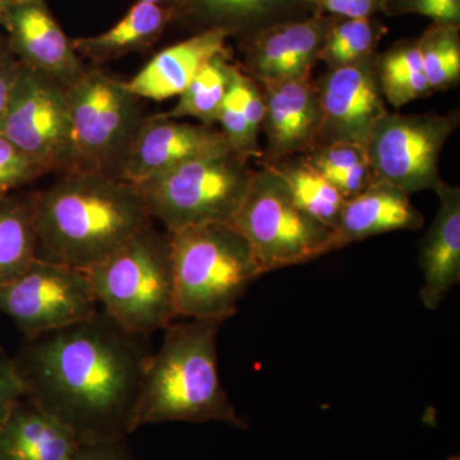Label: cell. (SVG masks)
Returning a JSON list of instances; mask_svg holds the SVG:
<instances>
[{
	"label": "cell",
	"mask_w": 460,
	"mask_h": 460,
	"mask_svg": "<svg viewBox=\"0 0 460 460\" xmlns=\"http://www.w3.org/2000/svg\"><path fill=\"white\" fill-rule=\"evenodd\" d=\"M150 335L100 310L89 319L25 338L13 357L25 398L71 429L80 443L136 431Z\"/></svg>",
	"instance_id": "cell-1"
},
{
	"label": "cell",
	"mask_w": 460,
	"mask_h": 460,
	"mask_svg": "<svg viewBox=\"0 0 460 460\" xmlns=\"http://www.w3.org/2000/svg\"><path fill=\"white\" fill-rule=\"evenodd\" d=\"M38 257L87 270L151 223L133 184L102 172H66L33 195Z\"/></svg>",
	"instance_id": "cell-2"
},
{
	"label": "cell",
	"mask_w": 460,
	"mask_h": 460,
	"mask_svg": "<svg viewBox=\"0 0 460 460\" xmlns=\"http://www.w3.org/2000/svg\"><path fill=\"white\" fill-rule=\"evenodd\" d=\"M222 321L187 319L166 326L142 380L136 429L163 422L226 423L247 429L230 402L217 365Z\"/></svg>",
	"instance_id": "cell-3"
},
{
	"label": "cell",
	"mask_w": 460,
	"mask_h": 460,
	"mask_svg": "<svg viewBox=\"0 0 460 460\" xmlns=\"http://www.w3.org/2000/svg\"><path fill=\"white\" fill-rule=\"evenodd\" d=\"M168 234L177 317L223 323L233 316L239 301L263 275L243 235L230 223Z\"/></svg>",
	"instance_id": "cell-4"
},
{
	"label": "cell",
	"mask_w": 460,
	"mask_h": 460,
	"mask_svg": "<svg viewBox=\"0 0 460 460\" xmlns=\"http://www.w3.org/2000/svg\"><path fill=\"white\" fill-rule=\"evenodd\" d=\"M84 271L102 310L129 332L151 335L177 319L171 241L151 223Z\"/></svg>",
	"instance_id": "cell-5"
},
{
	"label": "cell",
	"mask_w": 460,
	"mask_h": 460,
	"mask_svg": "<svg viewBox=\"0 0 460 460\" xmlns=\"http://www.w3.org/2000/svg\"><path fill=\"white\" fill-rule=\"evenodd\" d=\"M250 160L234 151L199 157L135 187L168 233L232 223L255 174Z\"/></svg>",
	"instance_id": "cell-6"
},
{
	"label": "cell",
	"mask_w": 460,
	"mask_h": 460,
	"mask_svg": "<svg viewBox=\"0 0 460 460\" xmlns=\"http://www.w3.org/2000/svg\"><path fill=\"white\" fill-rule=\"evenodd\" d=\"M243 235L263 272L314 261L334 252V230L296 206L274 172H255L230 223Z\"/></svg>",
	"instance_id": "cell-7"
},
{
	"label": "cell",
	"mask_w": 460,
	"mask_h": 460,
	"mask_svg": "<svg viewBox=\"0 0 460 460\" xmlns=\"http://www.w3.org/2000/svg\"><path fill=\"white\" fill-rule=\"evenodd\" d=\"M72 123V172H102L117 178L145 117L140 99L124 81L99 68L66 87Z\"/></svg>",
	"instance_id": "cell-8"
},
{
	"label": "cell",
	"mask_w": 460,
	"mask_h": 460,
	"mask_svg": "<svg viewBox=\"0 0 460 460\" xmlns=\"http://www.w3.org/2000/svg\"><path fill=\"white\" fill-rule=\"evenodd\" d=\"M458 126L456 111L384 115L366 145L372 181H383L408 195L436 190L443 181L438 174L441 151Z\"/></svg>",
	"instance_id": "cell-9"
},
{
	"label": "cell",
	"mask_w": 460,
	"mask_h": 460,
	"mask_svg": "<svg viewBox=\"0 0 460 460\" xmlns=\"http://www.w3.org/2000/svg\"><path fill=\"white\" fill-rule=\"evenodd\" d=\"M0 133L47 174L71 171L72 123L65 87L22 63Z\"/></svg>",
	"instance_id": "cell-10"
},
{
	"label": "cell",
	"mask_w": 460,
	"mask_h": 460,
	"mask_svg": "<svg viewBox=\"0 0 460 460\" xmlns=\"http://www.w3.org/2000/svg\"><path fill=\"white\" fill-rule=\"evenodd\" d=\"M99 310L86 271L40 259L0 289V311L25 338L89 319Z\"/></svg>",
	"instance_id": "cell-11"
},
{
	"label": "cell",
	"mask_w": 460,
	"mask_h": 460,
	"mask_svg": "<svg viewBox=\"0 0 460 460\" xmlns=\"http://www.w3.org/2000/svg\"><path fill=\"white\" fill-rule=\"evenodd\" d=\"M321 107L319 145L362 148L378 120L389 113L381 93L376 54L356 65L329 69L316 84Z\"/></svg>",
	"instance_id": "cell-12"
},
{
	"label": "cell",
	"mask_w": 460,
	"mask_h": 460,
	"mask_svg": "<svg viewBox=\"0 0 460 460\" xmlns=\"http://www.w3.org/2000/svg\"><path fill=\"white\" fill-rule=\"evenodd\" d=\"M233 151L237 153L226 135L213 126L151 115L145 117L117 178L138 186L190 160Z\"/></svg>",
	"instance_id": "cell-13"
},
{
	"label": "cell",
	"mask_w": 460,
	"mask_h": 460,
	"mask_svg": "<svg viewBox=\"0 0 460 460\" xmlns=\"http://www.w3.org/2000/svg\"><path fill=\"white\" fill-rule=\"evenodd\" d=\"M332 20L314 13L247 33V74L260 84L311 77Z\"/></svg>",
	"instance_id": "cell-14"
},
{
	"label": "cell",
	"mask_w": 460,
	"mask_h": 460,
	"mask_svg": "<svg viewBox=\"0 0 460 460\" xmlns=\"http://www.w3.org/2000/svg\"><path fill=\"white\" fill-rule=\"evenodd\" d=\"M3 27L17 59L65 89L86 69L44 0H9Z\"/></svg>",
	"instance_id": "cell-15"
},
{
	"label": "cell",
	"mask_w": 460,
	"mask_h": 460,
	"mask_svg": "<svg viewBox=\"0 0 460 460\" xmlns=\"http://www.w3.org/2000/svg\"><path fill=\"white\" fill-rule=\"evenodd\" d=\"M266 151L261 160L305 155L319 145V91L311 77L261 84Z\"/></svg>",
	"instance_id": "cell-16"
},
{
	"label": "cell",
	"mask_w": 460,
	"mask_h": 460,
	"mask_svg": "<svg viewBox=\"0 0 460 460\" xmlns=\"http://www.w3.org/2000/svg\"><path fill=\"white\" fill-rule=\"evenodd\" d=\"M435 192L440 205L420 247V298L429 311L438 310L460 280V190L441 181Z\"/></svg>",
	"instance_id": "cell-17"
},
{
	"label": "cell",
	"mask_w": 460,
	"mask_h": 460,
	"mask_svg": "<svg viewBox=\"0 0 460 460\" xmlns=\"http://www.w3.org/2000/svg\"><path fill=\"white\" fill-rule=\"evenodd\" d=\"M229 36L226 30H205L160 51L124 84L138 99L163 102L180 96L211 59L228 53Z\"/></svg>",
	"instance_id": "cell-18"
},
{
	"label": "cell",
	"mask_w": 460,
	"mask_h": 460,
	"mask_svg": "<svg viewBox=\"0 0 460 460\" xmlns=\"http://www.w3.org/2000/svg\"><path fill=\"white\" fill-rule=\"evenodd\" d=\"M423 222L408 193L383 181H372L367 189L345 201L334 229V248L341 250L396 230H419Z\"/></svg>",
	"instance_id": "cell-19"
},
{
	"label": "cell",
	"mask_w": 460,
	"mask_h": 460,
	"mask_svg": "<svg viewBox=\"0 0 460 460\" xmlns=\"http://www.w3.org/2000/svg\"><path fill=\"white\" fill-rule=\"evenodd\" d=\"M78 447L71 429L26 398L0 428V460H74Z\"/></svg>",
	"instance_id": "cell-20"
},
{
	"label": "cell",
	"mask_w": 460,
	"mask_h": 460,
	"mask_svg": "<svg viewBox=\"0 0 460 460\" xmlns=\"http://www.w3.org/2000/svg\"><path fill=\"white\" fill-rule=\"evenodd\" d=\"M171 18V11L163 5L137 2L111 29L91 38L75 39L72 44L81 58L93 63L108 62L151 47Z\"/></svg>",
	"instance_id": "cell-21"
},
{
	"label": "cell",
	"mask_w": 460,
	"mask_h": 460,
	"mask_svg": "<svg viewBox=\"0 0 460 460\" xmlns=\"http://www.w3.org/2000/svg\"><path fill=\"white\" fill-rule=\"evenodd\" d=\"M260 164L283 181L298 208L330 229L337 228L347 199L304 156L261 160Z\"/></svg>",
	"instance_id": "cell-22"
},
{
	"label": "cell",
	"mask_w": 460,
	"mask_h": 460,
	"mask_svg": "<svg viewBox=\"0 0 460 460\" xmlns=\"http://www.w3.org/2000/svg\"><path fill=\"white\" fill-rule=\"evenodd\" d=\"M36 257L33 195L0 199V289L21 277Z\"/></svg>",
	"instance_id": "cell-23"
},
{
	"label": "cell",
	"mask_w": 460,
	"mask_h": 460,
	"mask_svg": "<svg viewBox=\"0 0 460 460\" xmlns=\"http://www.w3.org/2000/svg\"><path fill=\"white\" fill-rule=\"evenodd\" d=\"M190 11L208 29H222L230 35L251 33L262 27L286 22L296 8L307 7L299 0H186Z\"/></svg>",
	"instance_id": "cell-24"
},
{
	"label": "cell",
	"mask_w": 460,
	"mask_h": 460,
	"mask_svg": "<svg viewBox=\"0 0 460 460\" xmlns=\"http://www.w3.org/2000/svg\"><path fill=\"white\" fill-rule=\"evenodd\" d=\"M230 66L232 63L229 53L215 57L178 96L180 100L177 104L163 113V117L169 119L195 118L205 126L217 123L220 108L228 89Z\"/></svg>",
	"instance_id": "cell-25"
},
{
	"label": "cell",
	"mask_w": 460,
	"mask_h": 460,
	"mask_svg": "<svg viewBox=\"0 0 460 460\" xmlns=\"http://www.w3.org/2000/svg\"><path fill=\"white\" fill-rule=\"evenodd\" d=\"M384 31V26L372 18L334 17L319 60H323L329 69L362 62L375 56Z\"/></svg>",
	"instance_id": "cell-26"
},
{
	"label": "cell",
	"mask_w": 460,
	"mask_h": 460,
	"mask_svg": "<svg viewBox=\"0 0 460 460\" xmlns=\"http://www.w3.org/2000/svg\"><path fill=\"white\" fill-rule=\"evenodd\" d=\"M419 44L423 75L432 93L456 86L460 80L459 26L432 23Z\"/></svg>",
	"instance_id": "cell-27"
},
{
	"label": "cell",
	"mask_w": 460,
	"mask_h": 460,
	"mask_svg": "<svg viewBox=\"0 0 460 460\" xmlns=\"http://www.w3.org/2000/svg\"><path fill=\"white\" fill-rule=\"evenodd\" d=\"M217 123L222 126L220 131L226 135L229 144L238 154L248 159H261L263 153L259 145V136L252 132L244 117L237 90L230 80V72L228 89L220 108Z\"/></svg>",
	"instance_id": "cell-28"
},
{
	"label": "cell",
	"mask_w": 460,
	"mask_h": 460,
	"mask_svg": "<svg viewBox=\"0 0 460 460\" xmlns=\"http://www.w3.org/2000/svg\"><path fill=\"white\" fill-rule=\"evenodd\" d=\"M47 174L0 133V199Z\"/></svg>",
	"instance_id": "cell-29"
},
{
	"label": "cell",
	"mask_w": 460,
	"mask_h": 460,
	"mask_svg": "<svg viewBox=\"0 0 460 460\" xmlns=\"http://www.w3.org/2000/svg\"><path fill=\"white\" fill-rule=\"evenodd\" d=\"M381 93L385 102L393 107L402 108L414 100L425 98L432 93L428 78L423 72L404 75H390L378 77Z\"/></svg>",
	"instance_id": "cell-30"
},
{
	"label": "cell",
	"mask_w": 460,
	"mask_h": 460,
	"mask_svg": "<svg viewBox=\"0 0 460 460\" xmlns=\"http://www.w3.org/2000/svg\"><path fill=\"white\" fill-rule=\"evenodd\" d=\"M376 68L378 77L423 72L419 39L399 42L398 45L387 50L386 53L376 56Z\"/></svg>",
	"instance_id": "cell-31"
},
{
	"label": "cell",
	"mask_w": 460,
	"mask_h": 460,
	"mask_svg": "<svg viewBox=\"0 0 460 460\" xmlns=\"http://www.w3.org/2000/svg\"><path fill=\"white\" fill-rule=\"evenodd\" d=\"M22 398H25V390L18 376L13 357L9 356L0 345V428Z\"/></svg>",
	"instance_id": "cell-32"
},
{
	"label": "cell",
	"mask_w": 460,
	"mask_h": 460,
	"mask_svg": "<svg viewBox=\"0 0 460 460\" xmlns=\"http://www.w3.org/2000/svg\"><path fill=\"white\" fill-rule=\"evenodd\" d=\"M314 13L341 18H372L383 0H299Z\"/></svg>",
	"instance_id": "cell-33"
},
{
	"label": "cell",
	"mask_w": 460,
	"mask_h": 460,
	"mask_svg": "<svg viewBox=\"0 0 460 460\" xmlns=\"http://www.w3.org/2000/svg\"><path fill=\"white\" fill-rule=\"evenodd\" d=\"M74 460H135L127 438L80 443Z\"/></svg>",
	"instance_id": "cell-34"
},
{
	"label": "cell",
	"mask_w": 460,
	"mask_h": 460,
	"mask_svg": "<svg viewBox=\"0 0 460 460\" xmlns=\"http://www.w3.org/2000/svg\"><path fill=\"white\" fill-rule=\"evenodd\" d=\"M20 66V60L12 53L7 40L0 39V128L7 113Z\"/></svg>",
	"instance_id": "cell-35"
},
{
	"label": "cell",
	"mask_w": 460,
	"mask_h": 460,
	"mask_svg": "<svg viewBox=\"0 0 460 460\" xmlns=\"http://www.w3.org/2000/svg\"><path fill=\"white\" fill-rule=\"evenodd\" d=\"M438 0H383L381 11L386 16H402V14H420L431 18Z\"/></svg>",
	"instance_id": "cell-36"
},
{
	"label": "cell",
	"mask_w": 460,
	"mask_h": 460,
	"mask_svg": "<svg viewBox=\"0 0 460 460\" xmlns=\"http://www.w3.org/2000/svg\"><path fill=\"white\" fill-rule=\"evenodd\" d=\"M432 21L440 25L459 26L460 0H438Z\"/></svg>",
	"instance_id": "cell-37"
},
{
	"label": "cell",
	"mask_w": 460,
	"mask_h": 460,
	"mask_svg": "<svg viewBox=\"0 0 460 460\" xmlns=\"http://www.w3.org/2000/svg\"><path fill=\"white\" fill-rule=\"evenodd\" d=\"M9 0H0V26L4 25Z\"/></svg>",
	"instance_id": "cell-38"
},
{
	"label": "cell",
	"mask_w": 460,
	"mask_h": 460,
	"mask_svg": "<svg viewBox=\"0 0 460 460\" xmlns=\"http://www.w3.org/2000/svg\"><path fill=\"white\" fill-rule=\"evenodd\" d=\"M138 2L150 3V4L163 5V3L168 2V0H138Z\"/></svg>",
	"instance_id": "cell-39"
}]
</instances>
